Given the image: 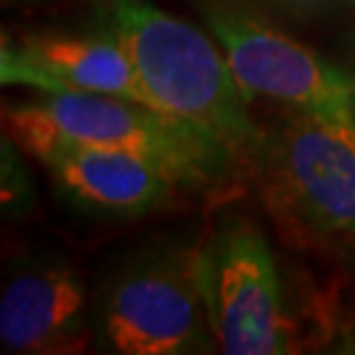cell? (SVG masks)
<instances>
[{"label": "cell", "instance_id": "cell-6", "mask_svg": "<svg viewBox=\"0 0 355 355\" xmlns=\"http://www.w3.org/2000/svg\"><path fill=\"white\" fill-rule=\"evenodd\" d=\"M101 329L124 355L205 350L211 324L200 250H174L129 266L101 303Z\"/></svg>", "mask_w": 355, "mask_h": 355}, {"label": "cell", "instance_id": "cell-10", "mask_svg": "<svg viewBox=\"0 0 355 355\" xmlns=\"http://www.w3.org/2000/svg\"><path fill=\"white\" fill-rule=\"evenodd\" d=\"M261 6H266L271 11L282 13V16H292V19H308L313 13L324 11V6L329 0H255Z\"/></svg>", "mask_w": 355, "mask_h": 355}, {"label": "cell", "instance_id": "cell-8", "mask_svg": "<svg viewBox=\"0 0 355 355\" xmlns=\"http://www.w3.org/2000/svg\"><path fill=\"white\" fill-rule=\"evenodd\" d=\"M0 345L26 355L85 350L87 295L74 268L37 266L8 279L0 297Z\"/></svg>", "mask_w": 355, "mask_h": 355}, {"label": "cell", "instance_id": "cell-5", "mask_svg": "<svg viewBox=\"0 0 355 355\" xmlns=\"http://www.w3.org/2000/svg\"><path fill=\"white\" fill-rule=\"evenodd\" d=\"M200 258L211 337L224 353L282 355L297 350L279 271L258 227L245 218L229 221L200 250Z\"/></svg>", "mask_w": 355, "mask_h": 355}, {"label": "cell", "instance_id": "cell-1", "mask_svg": "<svg viewBox=\"0 0 355 355\" xmlns=\"http://www.w3.org/2000/svg\"><path fill=\"white\" fill-rule=\"evenodd\" d=\"M111 37L127 51L153 105L218 142L234 166H258L266 135L221 45L145 0H105Z\"/></svg>", "mask_w": 355, "mask_h": 355}, {"label": "cell", "instance_id": "cell-7", "mask_svg": "<svg viewBox=\"0 0 355 355\" xmlns=\"http://www.w3.org/2000/svg\"><path fill=\"white\" fill-rule=\"evenodd\" d=\"M0 64L3 85H26L37 92L114 95L155 108L132 58L114 37L26 35L16 45L3 42Z\"/></svg>", "mask_w": 355, "mask_h": 355}, {"label": "cell", "instance_id": "cell-4", "mask_svg": "<svg viewBox=\"0 0 355 355\" xmlns=\"http://www.w3.org/2000/svg\"><path fill=\"white\" fill-rule=\"evenodd\" d=\"M203 16L248 101L266 98L292 111L355 124L353 74L240 6L208 0Z\"/></svg>", "mask_w": 355, "mask_h": 355}, {"label": "cell", "instance_id": "cell-9", "mask_svg": "<svg viewBox=\"0 0 355 355\" xmlns=\"http://www.w3.org/2000/svg\"><path fill=\"white\" fill-rule=\"evenodd\" d=\"M42 164L71 200L105 214H148L184 187L168 166L132 150L64 145Z\"/></svg>", "mask_w": 355, "mask_h": 355}, {"label": "cell", "instance_id": "cell-3", "mask_svg": "<svg viewBox=\"0 0 355 355\" xmlns=\"http://www.w3.org/2000/svg\"><path fill=\"white\" fill-rule=\"evenodd\" d=\"M258 158L263 205L300 248L355 237V124L292 111Z\"/></svg>", "mask_w": 355, "mask_h": 355}, {"label": "cell", "instance_id": "cell-2", "mask_svg": "<svg viewBox=\"0 0 355 355\" xmlns=\"http://www.w3.org/2000/svg\"><path fill=\"white\" fill-rule=\"evenodd\" d=\"M3 132L40 164L64 145L142 153L168 166L184 187H205L234 166L198 127L114 95L42 92L37 101L3 105Z\"/></svg>", "mask_w": 355, "mask_h": 355}]
</instances>
